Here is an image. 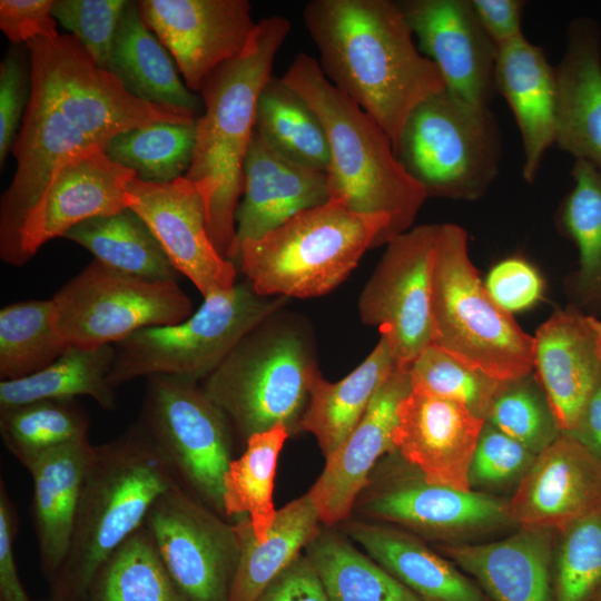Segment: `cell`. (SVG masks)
I'll list each match as a JSON object with an SVG mask.
<instances>
[{"label": "cell", "instance_id": "obj_42", "mask_svg": "<svg viewBox=\"0 0 601 601\" xmlns=\"http://www.w3.org/2000/svg\"><path fill=\"white\" fill-rule=\"evenodd\" d=\"M574 186L564 200L561 224L579 252L574 287L583 305H601V173L578 159Z\"/></svg>", "mask_w": 601, "mask_h": 601}, {"label": "cell", "instance_id": "obj_41", "mask_svg": "<svg viewBox=\"0 0 601 601\" xmlns=\"http://www.w3.org/2000/svg\"><path fill=\"white\" fill-rule=\"evenodd\" d=\"M195 142L196 122H156L117 135L105 152L137 178L165 184L187 174Z\"/></svg>", "mask_w": 601, "mask_h": 601}, {"label": "cell", "instance_id": "obj_31", "mask_svg": "<svg viewBox=\"0 0 601 601\" xmlns=\"http://www.w3.org/2000/svg\"><path fill=\"white\" fill-rule=\"evenodd\" d=\"M396 367L387 342L381 336L368 356L341 381L328 382L321 372L314 377L299 431L315 436L325 459L351 434Z\"/></svg>", "mask_w": 601, "mask_h": 601}, {"label": "cell", "instance_id": "obj_39", "mask_svg": "<svg viewBox=\"0 0 601 601\" xmlns=\"http://www.w3.org/2000/svg\"><path fill=\"white\" fill-rule=\"evenodd\" d=\"M86 601H178L154 540L144 525L99 566Z\"/></svg>", "mask_w": 601, "mask_h": 601}, {"label": "cell", "instance_id": "obj_8", "mask_svg": "<svg viewBox=\"0 0 601 601\" xmlns=\"http://www.w3.org/2000/svg\"><path fill=\"white\" fill-rule=\"evenodd\" d=\"M431 345L497 382L529 376L534 338L487 293L467 250L466 231L440 227L431 292Z\"/></svg>", "mask_w": 601, "mask_h": 601}, {"label": "cell", "instance_id": "obj_5", "mask_svg": "<svg viewBox=\"0 0 601 601\" xmlns=\"http://www.w3.org/2000/svg\"><path fill=\"white\" fill-rule=\"evenodd\" d=\"M176 482L168 461L140 423L111 442L95 445L68 554L51 583L55 601H86L99 566L144 525L152 504Z\"/></svg>", "mask_w": 601, "mask_h": 601}, {"label": "cell", "instance_id": "obj_20", "mask_svg": "<svg viewBox=\"0 0 601 601\" xmlns=\"http://www.w3.org/2000/svg\"><path fill=\"white\" fill-rule=\"evenodd\" d=\"M136 173L112 161L104 150L78 154L53 173L29 213L20 236V266L48 240L77 224L128 208V184Z\"/></svg>", "mask_w": 601, "mask_h": 601}, {"label": "cell", "instance_id": "obj_43", "mask_svg": "<svg viewBox=\"0 0 601 601\" xmlns=\"http://www.w3.org/2000/svg\"><path fill=\"white\" fill-rule=\"evenodd\" d=\"M560 533L553 558V599L588 601L601 584V511Z\"/></svg>", "mask_w": 601, "mask_h": 601}, {"label": "cell", "instance_id": "obj_50", "mask_svg": "<svg viewBox=\"0 0 601 601\" xmlns=\"http://www.w3.org/2000/svg\"><path fill=\"white\" fill-rule=\"evenodd\" d=\"M52 0H1L0 29L13 45L39 38H56L57 20Z\"/></svg>", "mask_w": 601, "mask_h": 601}, {"label": "cell", "instance_id": "obj_6", "mask_svg": "<svg viewBox=\"0 0 601 601\" xmlns=\"http://www.w3.org/2000/svg\"><path fill=\"white\" fill-rule=\"evenodd\" d=\"M390 226L387 215L356 213L331 198L242 242L240 269L260 296H321L338 286L367 249L383 245Z\"/></svg>", "mask_w": 601, "mask_h": 601}, {"label": "cell", "instance_id": "obj_14", "mask_svg": "<svg viewBox=\"0 0 601 601\" xmlns=\"http://www.w3.org/2000/svg\"><path fill=\"white\" fill-rule=\"evenodd\" d=\"M144 526L178 601L230 600L240 554L235 523H228L176 482L152 504Z\"/></svg>", "mask_w": 601, "mask_h": 601}, {"label": "cell", "instance_id": "obj_48", "mask_svg": "<svg viewBox=\"0 0 601 601\" xmlns=\"http://www.w3.org/2000/svg\"><path fill=\"white\" fill-rule=\"evenodd\" d=\"M28 46L13 45L0 63V167L6 164L30 95Z\"/></svg>", "mask_w": 601, "mask_h": 601}, {"label": "cell", "instance_id": "obj_12", "mask_svg": "<svg viewBox=\"0 0 601 601\" xmlns=\"http://www.w3.org/2000/svg\"><path fill=\"white\" fill-rule=\"evenodd\" d=\"M147 380L140 424L179 484L226 519L224 476L233 460L227 416L197 382L171 376Z\"/></svg>", "mask_w": 601, "mask_h": 601}, {"label": "cell", "instance_id": "obj_23", "mask_svg": "<svg viewBox=\"0 0 601 601\" xmlns=\"http://www.w3.org/2000/svg\"><path fill=\"white\" fill-rule=\"evenodd\" d=\"M534 338V371L562 433L572 434L601 385V356L590 316L559 311Z\"/></svg>", "mask_w": 601, "mask_h": 601}, {"label": "cell", "instance_id": "obj_10", "mask_svg": "<svg viewBox=\"0 0 601 601\" xmlns=\"http://www.w3.org/2000/svg\"><path fill=\"white\" fill-rule=\"evenodd\" d=\"M395 155L427 197L472 200L499 173V126L489 107L445 89L411 112Z\"/></svg>", "mask_w": 601, "mask_h": 601}, {"label": "cell", "instance_id": "obj_38", "mask_svg": "<svg viewBox=\"0 0 601 601\" xmlns=\"http://www.w3.org/2000/svg\"><path fill=\"white\" fill-rule=\"evenodd\" d=\"M89 420L76 400H41L0 410L8 451L28 469L43 454L88 439Z\"/></svg>", "mask_w": 601, "mask_h": 601}, {"label": "cell", "instance_id": "obj_27", "mask_svg": "<svg viewBox=\"0 0 601 601\" xmlns=\"http://www.w3.org/2000/svg\"><path fill=\"white\" fill-rule=\"evenodd\" d=\"M495 89L510 105L523 145V178L532 183L556 137V79L543 50L521 36L497 47Z\"/></svg>", "mask_w": 601, "mask_h": 601}, {"label": "cell", "instance_id": "obj_1", "mask_svg": "<svg viewBox=\"0 0 601 601\" xmlns=\"http://www.w3.org/2000/svg\"><path fill=\"white\" fill-rule=\"evenodd\" d=\"M30 95L11 146L13 178L0 199V257L20 266V236L56 169L68 158L106 150L119 134L156 122L193 124L190 111L145 102L101 69L70 33L27 43Z\"/></svg>", "mask_w": 601, "mask_h": 601}, {"label": "cell", "instance_id": "obj_53", "mask_svg": "<svg viewBox=\"0 0 601 601\" xmlns=\"http://www.w3.org/2000/svg\"><path fill=\"white\" fill-rule=\"evenodd\" d=\"M475 14L499 47L521 36L523 2L519 0H471Z\"/></svg>", "mask_w": 601, "mask_h": 601}, {"label": "cell", "instance_id": "obj_17", "mask_svg": "<svg viewBox=\"0 0 601 601\" xmlns=\"http://www.w3.org/2000/svg\"><path fill=\"white\" fill-rule=\"evenodd\" d=\"M127 191L128 208L146 223L173 266L204 298L235 287L234 263L215 248L207 230L204 201L185 176L165 184L136 177Z\"/></svg>", "mask_w": 601, "mask_h": 601}, {"label": "cell", "instance_id": "obj_24", "mask_svg": "<svg viewBox=\"0 0 601 601\" xmlns=\"http://www.w3.org/2000/svg\"><path fill=\"white\" fill-rule=\"evenodd\" d=\"M329 199L326 171L286 158L255 131L244 162V193L235 215L239 245L265 236L298 213Z\"/></svg>", "mask_w": 601, "mask_h": 601}, {"label": "cell", "instance_id": "obj_25", "mask_svg": "<svg viewBox=\"0 0 601 601\" xmlns=\"http://www.w3.org/2000/svg\"><path fill=\"white\" fill-rule=\"evenodd\" d=\"M551 532L523 529L490 543H445L439 550L492 601H554Z\"/></svg>", "mask_w": 601, "mask_h": 601}, {"label": "cell", "instance_id": "obj_19", "mask_svg": "<svg viewBox=\"0 0 601 601\" xmlns=\"http://www.w3.org/2000/svg\"><path fill=\"white\" fill-rule=\"evenodd\" d=\"M397 4L446 89L470 104L487 107L495 89L497 46L480 23L471 0H404Z\"/></svg>", "mask_w": 601, "mask_h": 601}, {"label": "cell", "instance_id": "obj_52", "mask_svg": "<svg viewBox=\"0 0 601 601\" xmlns=\"http://www.w3.org/2000/svg\"><path fill=\"white\" fill-rule=\"evenodd\" d=\"M18 516L3 480L0 481V601H31L18 574L14 541Z\"/></svg>", "mask_w": 601, "mask_h": 601}, {"label": "cell", "instance_id": "obj_13", "mask_svg": "<svg viewBox=\"0 0 601 601\" xmlns=\"http://www.w3.org/2000/svg\"><path fill=\"white\" fill-rule=\"evenodd\" d=\"M353 512L435 540L470 536L514 523L509 502L483 492L428 483L397 452L375 466Z\"/></svg>", "mask_w": 601, "mask_h": 601}, {"label": "cell", "instance_id": "obj_11", "mask_svg": "<svg viewBox=\"0 0 601 601\" xmlns=\"http://www.w3.org/2000/svg\"><path fill=\"white\" fill-rule=\"evenodd\" d=\"M55 322L67 345H115L148 327L178 324L193 303L177 280H149L93 259L51 298Z\"/></svg>", "mask_w": 601, "mask_h": 601}, {"label": "cell", "instance_id": "obj_37", "mask_svg": "<svg viewBox=\"0 0 601 601\" xmlns=\"http://www.w3.org/2000/svg\"><path fill=\"white\" fill-rule=\"evenodd\" d=\"M255 131L286 158L327 171L331 156L324 126L280 78L273 77L260 93Z\"/></svg>", "mask_w": 601, "mask_h": 601}, {"label": "cell", "instance_id": "obj_36", "mask_svg": "<svg viewBox=\"0 0 601 601\" xmlns=\"http://www.w3.org/2000/svg\"><path fill=\"white\" fill-rule=\"evenodd\" d=\"M290 435L276 425L246 440L245 452L231 460L224 476L225 516L247 515L256 539L264 541L274 523V481L279 453Z\"/></svg>", "mask_w": 601, "mask_h": 601}, {"label": "cell", "instance_id": "obj_47", "mask_svg": "<svg viewBox=\"0 0 601 601\" xmlns=\"http://www.w3.org/2000/svg\"><path fill=\"white\" fill-rule=\"evenodd\" d=\"M535 455L485 421L472 459L470 483L495 487L521 480Z\"/></svg>", "mask_w": 601, "mask_h": 601}, {"label": "cell", "instance_id": "obj_35", "mask_svg": "<svg viewBox=\"0 0 601 601\" xmlns=\"http://www.w3.org/2000/svg\"><path fill=\"white\" fill-rule=\"evenodd\" d=\"M305 550L329 601H422L343 533L321 529Z\"/></svg>", "mask_w": 601, "mask_h": 601}, {"label": "cell", "instance_id": "obj_46", "mask_svg": "<svg viewBox=\"0 0 601 601\" xmlns=\"http://www.w3.org/2000/svg\"><path fill=\"white\" fill-rule=\"evenodd\" d=\"M126 0H56L52 16L107 70Z\"/></svg>", "mask_w": 601, "mask_h": 601}, {"label": "cell", "instance_id": "obj_16", "mask_svg": "<svg viewBox=\"0 0 601 601\" xmlns=\"http://www.w3.org/2000/svg\"><path fill=\"white\" fill-rule=\"evenodd\" d=\"M138 6L193 92L219 65L240 56L257 28L247 0H140Z\"/></svg>", "mask_w": 601, "mask_h": 601}, {"label": "cell", "instance_id": "obj_40", "mask_svg": "<svg viewBox=\"0 0 601 601\" xmlns=\"http://www.w3.org/2000/svg\"><path fill=\"white\" fill-rule=\"evenodd\" d=\"M69 345L55 322L52 299H31L0 311V378L32 375L55 362Z\"/></svg>", "mask_w": 601, "mask_h": 601}, {"label": "cell", "instance_id": "obj_22", "mask_svg": "<svg viewBox=\"0 0 601 601\" xmlns=\"http://www.w3.org/2000/svg\"><path fill=\"white\" fill-rule=\"evenodd\" d=\"M411 388L408 368L396 367L351 434L326 459L322 474L307 492L323 524L332 526L349 519L375 466L396 452L397 411Z\"/></svg>", "mask_w": 601, "mask_h": 601}, {"label": "cell", "instance_id": "obj_54", "mask_svg": "<svg viewBox=\"0 0 601 601\" xmlns=\"http://www.w3.org/2000/svg\"><path fill=\"white\" fill-rule=\"evenodd\" d=\"M572 434L601 459V385L588 402Z\"/></svg>", "mask_w": 601, "mask_h": 601}, {"label": "cell", "instance_id": "obj_56", "mask_svg": "<svg viewBox=\"0 0 601 601\" xmlns=\"http://www.w3.org/2000/svg\"><path fill=\"white\" fill-rule=\"evenodd\" d=\"M588 601H601V584H600V587L593 592V594L589 598Z\"/></svg>", "mask_w": 601, "mask_h": 601}, {"label": "cell", "instance_id": "obj_26", "mask_svg": "<svg viewBox=\"0 0 601 601\" xmlns=\"http://www.w3.org/2000/svg\"><path fill=\"white\" fill-rule=\"evenodd\" d=\"M343 534L422 601H492L481 587L401 528L352 516Z\"/></svg>", "mask_w": 601, "mask_h": 601}, {"label": "cell", "instance_id": "obj_30", "mask_svg": "<svg viewBox=\"0 0 601 601\" xmlns=\"http://www.w3.org/2000/svg\"><path fill=\"white\" fill-rule=\"evenodd\" d=\"M177 69L169 51L142 20L138 1H127L107 70L130 95L145 102L197 115L203 101L188 89Z\"/></svg>", "mask_w": 601, "mask_h": 601}, {"label": "cell", "instance_id": "obj_4", "mask_svg": "<svg viewBox=\"0 0 601 601\" xmlns=\"http://www.w3.org/2000/svg\"><path fill=\"white\" fill-rule=\"evenodd\" d=\"M280 79L324 126L329 197L356 213L390 216L383 245L411 229L427 194L401 164L385 130L338 90L309 55L298 53Z\"/></svg>", "mask_w": 601, "mask_h": 601}, {"label": "cell", "instance_id": "obj_49", "mask_svg": "<svg viewBox=\"0 0 601 601\" xmlns=\"http://www.w3.org/2000/svg\"><path fill=\"white\" fill-rule=\"evenodd\" d=\"M484 286L493 300L509 313L532 307L542 297L543 280L526 260L512 257L497 263Z\"/></svg>", "mask_w": 601, "mask_h": 601}, {"label": "cell", "instance_id": "obj_18", "mask_svg": "<svg viewBox=\"0 0 601 601\" xmlns=\"http://www.w3.org/2000/svg\"><path fill=\"white\" fill-rule=\"evenodd\" d=\"M509 511L523 529L558 532L601 511V459L573 434L561 433L535 455Z\"/></svg>", "mask_w": 601, "mask_h": 601}, {"label": "cell", "instance_id": "obj_2", "mask_svg": "<svg viewBox=\"0 0 601 601\" xmlns=\"http://www.w3.org/2000/svg\"><path fill=\"white\" fill-rule=\"evenodd\" d=\"M303 19L326 78L377 121L395 152L415 107L446 89L397 2L312 0Z\"/></svg>", "mask_w": 601, "mask_h": 601}, {"label": "cell", "instance_id": "obj_32", "mask_svg": "<svg viewBox=\"0 0 601 601\" xmlns=\"http://www.w3.org/2000/svg\"><path fill=\"white\" fill-rule=\"evenodd\" d=\"M235 525L240 554L229 601H257L321 531L319 516L309 495L295 499L277 510L267 538L259 542L247 515L237 516Z\"/></svg>", "mask_w": 601, "mask_h": 601}, {"label": "cell", "instance_id": "obj_28", "mask_svg": "<svg viewBox=\"0 0 601 601\" xmlns=\"http://www.w3.org/2000/svg\"><path fill=\"white\" fill-rule=\"evenodd\" d=\"M555 79V144L601 173V51L594 23L571 24Z\"/></svg>", "mask_w": 601, "mask_h": 601}, {"label": "cell", "instance_id": "obj_7", "mask_svg": "<svg viewBox=\"0 0 601 601\" xmlns=\"http://www.w3.org/2000/svg\"><path fill=\"white\" fill-rule=\"evenodd\" d=\"M280 311L246 334L203 386L245 442L279 424L298 432L319 373L308 327Z\"/></svg>", "mask_w": 601, "mask_h": 601}, {"label": "cell", "instance_id": "obj_45", "mask_svg": "<svg viewBox=\"0 0 601 601\" xmlns=\"http://www.w3.org/2000/svg\"><path fill=\"white\" fill-rule=\"evenodd\" d=\"M529 376L503 383L485 421L538 454L562 432Z\"/></svg>", "mask_w": 601, "mask_h": 601}, {"label": "cell", "instance_id": "obj_55", "mask_svg": "<svg viewBox=\"0 0 601 601\" xmlns=\"http://www.w3.org/2000/svg\"><path fill=\"white\" fill-rule=\"evenodd\" d=\"M590 323L594 329L597 344H598L599 353L601 356V321H599L594 316H590Z\"/></svg>", "mask_w": 601, "mask_h": 601}, {"label": "cell", "instance_id": "obj_29", "mask_svg": "<svg viewBox=\"0 0 601 601\" xmlns=\"http://www.w3.org/2000/svg\"><path fill=\"white\" fill-rule=\"evenodd\" d=\"M95 453L88 439L50 451L27 470L40 565L52 583L68 554L85 475Z\"/></svg>", "mask_w": 601, "mask_h": 601}, {"label": "cell", "instance_id": "obj_9", "mask_svg": "<svg viewBox=\"0 0 601 601\" xmlns=\"http://www.w3.org/2000/svg\"><path fill=\"white\" fill-rule=\"evenodd\" d=\"M287 299L260 296L247 282L206 297L185 321L144 328L115 344L108 382L116 388L138 377L205 380L246 334L284 308Z\"/></svg>", "mask_w": 601, "mask_h": 601}, {"label": "cell", "instance_id": "obj_3", "mask_svg": "<svg viewBox=\"0 0 601 601\" xmlns=\"http://www.w3.org/2000/svg\"><path fill=\"white\" fill-rule=\"evenodd\" d=\"M290 27L280 16L257 21L246 50L219 65L199 89L204 111L196 121L195 149L185 177L204 201L215 248L233 263L239 256L235 215L244 193V162L258 100L273 78L275 57Z\"/></svg>", "mask_w": 601, "mask_h": 601}, {"label": "cell", "instance_id": "obj_33", "mask_svg": "<svg viewBox=\"0 0 601 601\" xmlns=\"http://www.w3.org/2000/svg\"><path fill=\"white\" fill-rule=\"evenodd\" d=\"M116 356L115 345L95 348L68 346L43 370L0 382V410L41 400H76L90 396L102 408L116 407L115 388L108 382Z\"/></svg>", "mask_w": 601, "mask_h": 601}, {"label": "cell", "instance_id": "obj_15", "mask_svg": "<svg viewBox=\"0 0 601 601\" xmlns=\"http://www.w3.org/2000/svg\"><path fill=\"white\" fill-rule=\"evenodd\" d=\"M441 225L412 227L396 236L364 286L358 313L383 336L398 368L431 345L432 276Z\"/></svg>", "mask_w": 601, "mask_h": 601}, {"label": "cell", "instance_id": "obj_21", "mask_svg": "<svg viewBox=\"0 0 601 601\" xmlns=\"http://www.w3.org/2000/svg\"><path fill=\"white\" fill-rule=\"evenodd\" d=\"M484 424L463 404L412 387L397 411L396 452L428 483L471 491L470 467Z\"/></svg>", "mask_w": 601, "mask_h": 601}, {"label": "cell", "instance_id": "obj_51", "mask_svg": "<svg viewBox=\"0 0 601 601\" xmlns=\"http://www.w3.org/2000/svg\"><path fill=\"white\" fill-rule=\"evenodd\" d=\"M257 601H329L313 563L300 554L264 590Z\"/></svg>", "mask_w": 601, "mask_h": 601}, {"label": "cell", "instance_id": "obj_34", "mask_svg": "<svg viewBox=\"0 0 601 601\" xmlns=\"http://www.w3.org/2000/svg\"><path fill=\"white\" fill-rule=\"evenodd\" d=\"M63 237L127 275L149 280H177L179 275L149 227L130 208L83 220Z\"/></svg>", "mask_w": 601, "mask_h": 601}, {"label": "cell", "instance_id": "obj_44", "mask_svg": "<svg viewBox=\"0 0 601 601\" xmlns=\"http://www.w3.org/2000/svg\"><path fill=\"white\" fill-rule=\"evenodd\" d=\"M408 374L413 388L463 404L484 420L503 385L433 345L410 365Z\"/></svg>", "mask_w": 601, "mask_h": 601}]
</instances>
